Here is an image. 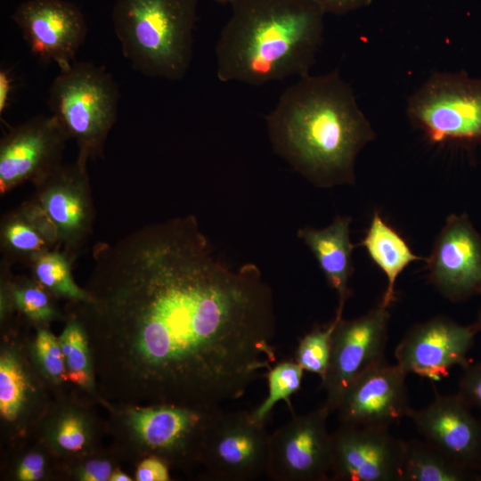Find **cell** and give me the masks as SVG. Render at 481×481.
I'll return each instance as SVG.
<instances>
[{
    "label": "cell",
    "mask_w": 481,
    "mask_h": 481,
    "mask_svg": "<svg viewBox=\"0 0 481 481\" xmlns=\"http://www.w3.org/2000/svg\"><path fill=\"white\" fill-rule=\"evenodd\" d=\"M408 418L423 439L477 475L481 469V418L472 413L457 393H436L424 408H412Z\"/></svg>",
    "instance_id": "17"
},
{
    "label": "cell",
    "mask_w": 481,
    "mask_h": 481,
    "mask_svg": "<svg viewBox=\"0 0 481 481\" xmlns=\"http://www.w3.org/2000/svg\"><path fill=\"white\" fill-rule=\"evenodd\" d=\"M477 474L466 470L428 441H404L401 481L476 480Z\"/></svg>",
    "instance_id": "21"
},
{
    "label": "cell",
    "mask_w": 481,
    "mask_h": 481,
    "mask_svg": "<svg viewBox=\"0 0 481 481\" xmlns=\"http://www.w3.org/2000/svg\"><path fill=\"white\" fill-rule=\"evenodd\" d=\"M387 308L379 303L356 319L339 316L332 334L329 366L322 379L326 392L323 405L330 413L336 412L346 391L361 375L386 360Z\"/></svg>",
    "instance_id": "8"
},
{
    "label": "cell",
    "mask_w": 481,
    "mask_h": 481,
    "mask_svg": "<svg viewBox=\"0 0 481 481\" xmlns=\"http://www.w3.org/2000/svg\"><path fill=\"white\" fill-rule=\"evenodd\" d=\"M67 377L73 383L89 386L92 381L89 353L86 335L81 326L70 322L60 336Z\"/></svg>",
    "instance_id": "26"
},
{
    "label": "cell",
    "mask_w": 481,
    "mask_h": 481,
    "mask_svg": "<svg viewBox=\"0 0 481 481\" xmlns=\"http://www.w3.org/2000/svg\"><path fill=\"white\" fill-rule=\"evenodd\" d=\"M264 424L251 412L218 407L207 424L200 448L209 474L221 481H249L267 474L270 435Z\"/></svg>",
    "instance_id": "7"
},
{
    "label": "cell",
    "mask_w": 481,
    "mask_h": 481,
    "mask_svg": "<svg viewBox=\"0 0 481 481\" xmlns=\"http://www.w3.org/2000/svg\"><path fill=\"white\" fill-rule=\"evenodd\" d=\"M27 379L18 360L11 354L0 359V412L8 421L14 420L25 400Z\"/></svg>",
    "instance_id": "27"
},
{
    "label": "cell",
    "mask_w": 481,
    "mask_h": 481,
    "mask_svg": "<svg viewBox=\"0 0 481 481\" xmlns=\"http://www.w3.org/2000/svg\"><path fill=\"white\" fill-rule=\"evenodd\" d=\"M457 394L471 409L481 412V361L463 368Z\"/></svg>",
    "instance_id": "30"
},
{
    "label": "cell",
    "mask_w": 481,
    "mask_h": 481,
    "mask_svg": "<svg viewBox=\"0 0 481 481\" xmlns=\"http://www.w3.org/2000/svg\"><path fill=\"white\" fill-rule=\"evenodd\" d=\"M477 333L474 323L461 325L446 316L433 317L407 330L395 350L396 364L407 374L441 380L452 368L463 369L471 362L469 354Z\"/></svg>",
    "instance_id": "10"
},
{
    "label": "cell",
    "mask_w": 481,
    "mask_h": 481,
    "mask_svg": "<svg viewBox=\"0 0 481 481\" xmlns=\"http://www.w3.org/2000/svg\"><path fill=\"white\" fill-rule=\"evenodd\" d=\"M406 375L387 360L361 375L346 391L335 412L341 424L383 427L408 418Z\"/></svg>",
    "instance_id": "16"
},
{
    "label": "cell",
    "mask_w": 481,
    "mask_h": 481,
    "mask_svg": "<svg viewBox=\"0 0 481 481\" xmlns=\"http://www.w3.org/2000/svg\"><path fill=\"white\" fill-rule=\"evenodd\" d=\"M348 216H338L327 227H306L298 232L315 257L329 284L338 296V313H342L346 301L351 295L348 283L354 271L352 253L355 245L350 240Z\"/></svg>",
    "instance_id": "19"
},
{
    "label": "cell",
    "mask_w": 481,
    "mask_h": 481,
    "mask_svg": "<svg viewBox=\"0 0 481 481\" xmlns=\"http://www.w3.org/2000/svg\"><path fill=\"white\" fill-rule=\"evenodd\" d=\"M111 475V465L109 461L94 460L83 468L80 479L84 481H106Z\"/></svg>",
    "instance_id": "35"
},
{
    "label": "cell",
    "mask_w": 481,
    "mask_h": 481,
    "mask_svg": "<svg viewBox=\"0 0 481 481\" xmlns=\"http://www.w3.org/2000/svg\"><path fill=\"white\" fill-rule=\"evenodd\" d=\"M476 480L481 481V469H480V470L477 472Z\"/></svg>",
    "instance_id": "40"
},
{
    "label": "cell",
    "mask_w": 481,
    "mask_h": 481,
    "mask_svg": "<svg viewBox=\"0 0 481 481\" xmlns=\"http://www.w3.org/2000/svg\"><path fill=\"white\" fill-rule=\"evenodd\" d=\"M326 13L344 15L371 4L374 0H313Z\"/></svg>",
    "instance_id": "33"
},
{
    "label": "cell",
    "mask_w": 481,
    "mask_h": 481,
    "mask_svg": "<svg viewBox=\"0 0 481 481\" xmlns=\"http://www.w3.org/2000/svg\"><path fill=\"white\" fill-rule=\"evenodd\" d=\"M68 255L50 249L37 256L30 261L33 273L50 291L75 301H88L86 290L80 289L72 279L71 260Z\"/></svg>",
    "instance_id": "23"
},
{
    "label": "cell",
    "mask_w": 481,
    "mask_h": 481,
    "mask_svg": "<svg viewBox=\"0 0 481 481\" xmlns=\"http://www.w3.org/2000/svg\"><path fill=\"white\" fill-rule=\"evenodd\" d=\"M405 110L434 143H481V78L434 72L408 97Z\"/></svg>",
    "instance_id": "6"
},
{
    "label": "cell",
    "mask_w": 481,
    "mask_h": 481,
    "mask_svg": "<svg viewBox=\"0 0 481 481\" xmlns=\"http://www.w3.org/2000/svg\"><path fill=\"white\" fill-rule=\"evenodd\" d=\"M70 139L57 118L37 116L12 127L0 142V192L35 183L61 164Z\"/></svg>",
    "instance_id": "14"
},
{
    "label": "cell",
    "mask_w": 481,
    "mask_h": 481,
    "mask_svg": "<svg viewBox=\"0 0 481 481\" xmlns=\"http://www.w3.org/2000/svg\"><path fill=\"white\" fill-rule=\"evenodd\" d=\"M425 261L429 282L448 300L481 295V233L466 214L446 218Z\"/></svg>",
    "instance_id": "11"
},
{
    "label": "cell",
    "mask_w": 481,
    "mask_h": 481,
    "mask_svg": "<svg viewBox=\"0 0 481 481\" xmlns=\"http://www.w3.org/2000/svg\"><path fill=\"white\" fill-rule=\"evenodd\" d=\"M473 323L475 327L477 328V331L480 332L481 331V306L478 310L477 319Z\"/></svg>",
    "instance_id": "38"
},
{
    "label": "cell",
    "mask_w": 481,
    "mask_h": 481,
    "mask_svg": "<svg viewBox=\"0 0 481 481\" xmlns=\"http://www.w3.org/2000/svg\"><path fill=\"white\" fill-rule=\"evenodd\" d=\"M45 460L39 453H30L20 462L18 468V478L21 481H35L44 473Z\"/></svg>",
    "instance_id": "34"
},
{
    "label": "cell",
    "mask_w": 481,
    "mask_h": 481,
    "mask_svg": "<svg viewBox=\"0 0 481 481\" xmlns=\"http://www.w3.org/2000/svg\"><path fill=\"white\" fill-rule=\"evenodd\" d=\"M87 159L77 156L69 165L62 163L33 183V199L53 223L64 252L73 254L92 232L94 210L91 197Z\"/></svg>",
    "instance_id": "12"
},
{
    "label": "cell",
    "mask_w": 481,
    "mask_h": 481,
    "mask_svg": "<svg viewBox=\"0 0 481 481\" xmlns=\"http://www.w3.org/2000/svg\"><path fill=\"white\" fill-rule=\"evenodd\" d=\"M215 53L216 77L261 86L309 74L322 45L324 10L313 0H233Z\"/></svg>",
    "instance_id": "3"
},
{
    "label": "cell",
    "mask_w": 481,
    "mask_h": 481,
    "mask_svg": "<svg viewBox=\"0 0 481 481\" xmlns=\"http://www.w3.org/2000/svg\"><path fill=\"white\" fill-rule=\"evenodd\" d=\"M1 247L7 260L20 258L30 262L50 250L52 245L18 208L2 220Z\"/></svg>",
    "instance_id": "22"
},
{
    "label": "cell",
    "mask_w": 481,
    "mask_h": 481,
    "mask_svg": "<svg viewBox=\"0 0 481 481\" xmlns=\"http://www.w3.org/2000/svg\"><path fill=\"white\" fill-rule=\"evenodd\" d=\"M213 1H215L216 3L220 4H231V3L233 0H213Z\"/></svg>",
    "instance_id": "39"
},
{
    "label": "cell",
    "mask_w": 481,
    "mask_h": 481,
    "mask_svg": "<svg viewBox=\"0 0 481 481\" xmlns=\"http://www.w3.org/2000/svg\"><path fill=\"white\" fill-rule=\"evenodd\" d=\"M265 120L274 151L321 187L354 183L356 157L376 136L338 69L298 77Z\"/></svg>",
    "instance_id": "2"
},
{
    "label": "cell",
    "mask_w": 481,
    "mask_h": 481,
    "mask_svg": "<svg viewBox=\"0 0 481 481\" xmlns=\"http://www.w3.org/2000/svg\"><path fill=\"white\" fill-rule=\"evenodd\" d=\"M15 306L33 321H48L55 314L48 295L32 282H22L12 289Z\"/></svg>",
    "instance_id": "28"
},
{
    "label": "cell",
    "mask_w": 481,
    "mask_h": 481,
    "mask_svg": "<svg viewBox=\"0 0 481 481\" xmlns=\"http://www.w3.org/2000/svg\"><path fill=\"white\" fill-rule=\"evenodd\" d=\"M199 0H115L112 22L123 55L141 74L183 78L192 61Z\"/></svg>",
    "instance_id": "4"
},
{
    "label": "cell",
    "mask_w": 481,
    "mask_h": 481,
    "mask_svg": "<svg viewBox=\"0 0 481 481\" xmlns=\"http://www.w3.org/2000/svg\"><path fill=\"white\" fill-rule=\"evenodd\" d=\"M342 313L325 328H315L306 334L296 350V362L304 371L317 374L322 379L326 374L331 348V339L337 322Z\"/></svg>",
    "instance_id": "25"
},
{
    "label": "cell",
    "mask_w": 481,
    "mask_h": 481,
    "mask_svg": "<svg viewBox=\"0 0 481 481\" xmlns=\"http://www.w3.org/2000/svg\"><path fill=\"white\" fill-rule=\"evenodd\" d=\"M13 88V79L8 69L0 70V113L5 111Z\"/></svg>",
    "instance_id": "36"
},
{
    "label": "cell",
    "mask_w": 481,
    "mask_h": 481,
    "mask_svg": "<svg viewBox=\"0 0 481 481\" xmlns=\"http://www.w3.org/2000/svg\"><path fill=\"white\" fill-rule=\"evenodd\" d=\"M90 312L132 340L152 387L198 407L241 397L276 362L271 289L219 258L196 218L144 225L93 250Z\"/></svg>",
    "instance_id": "1"
},
{
    "label": "cell",
    "mask_w": 481,
    "mask_h": 481,
    "mask_svg": "<svg viewBox=\"0 0 481 481\" xmlns=\"http://www.w3.org/2000/svg\"><path fill=\"white\" fill-rule=\"evenodd\" d=\"M404 445L387 428L341 424L331 434V479L401 481Z\"/></svg>",
    "instance_id": "13"
},
{
    "label": "cell",
    "mask_w": 481,
    "mask_h": 481,
    "mask_svg": "<svg viewBox=\"0 0 481 481\" xmlns=\"http://www.w3.org/2000/svg\"><path fill=\"white\" fill-rule=\"evenodd\" d=\"M135 477L138 481H167L168 469L161 460L148 458L138 466Z\"/></svg>",
    "instance_id": "32"
},
{
    "label": "cell",
    "mask_w": 481,
    "mask_h": 481,
    "mask_svg": "<svg viewBox=\"0 0 481 481\" xmlns=\"http://www.w3.org/2000/svg\"><path fill=\"white\" fill-rule=\"evenodd\" d=\"M361 245L387 277V284L380 304L389 307L395 299V286L399 275L410 264L426 258L415 254L407 241L378 211L373 213Z\"/></svg>",
    "instance_id": "20"
},
{
    "label": "cell",
    "mask_w": 481,
    "mask_h": 481,
    "mask_svg": "<svg viewBox=\"0 0 481 481\" xmlns=\"http://www.w3.org/2000/svg\"><path fill=\"white\" fill-rule=\"evenodd\" d=\"M110 481H131V478L121 471H115L110 475Z\"/></svg>",
    "instance_id": "37"
},
{
    "label": "cell",
    "mask_w": 481,
    "mask_h": 481,
    "mask_svg": "<svg viewBox=\"0 0 481 481\" xmlns=\"http://www.w3.org/2000/svg\"><path fill=\"white\" fill-rule=\"evenodd\" d=\"M303 368L293 361H283L272 367L265 373L268 382V395L252 412L256 420L265 423L273 406L285 401L290 410V397L297 393L303 379Z\"/></svg>",
    "instance_id": "24"
},
{
    "label": "cell",
    "mask_w": 481,
    "mask_h": 481,
    "mask_svg": "<svg viewBox=\"0 0 481 481\" xmlns=\"http://www.w3.org/2000/svg\"><path fill=\"white\" fill-rule=\"evenodd\" d=\"M31 53L60 69L74 62L87 27L79 8L65 0H28L12 16Z\"/></svg>",
    "instance_id": "15"
},
{
    "label": "cell",
    "mask_w": 481,
    "mask_h": 481,
    "mask_svg": "<svg viewBox=\"0 0 481 481\" xmlns=\"http://www.w3.org/2000/svg\"><path fill=\"white\" fill-rule=\"evenodd\" d=\"M330 413L324 405L270 435L267 476L276 481H324L331 470Z\"/></svg>",
    "instance_id": "9"
},
{
    "label": "cell",
    "mask_w": 481,
    "mask_h": 481,
    "mask_svg": "<svg viewBox=\"0 0 481 481\" xmlns=\"http://www.w3.org/2000/svg\"><path fill=\"white\" fill-rule=\"evenodd\" d=\"M218 407L167 404L140 409L132 412L131 422L152 450L170 454L200 453L207 424Z\"/></svg>",
    "instance_id": "18"
},
{
    "label": "cell",
    "mask_w": 481,
    "mask_h": 481,
    "mask_svg": "<svg viewBox=\"0 0 481 481\" xmlns=\"http://www.w3.org/2000/svg\"><path fill=\"white\" fill-rule=\"evenodd\" d=\"M57 442L67 451L81 450L86 444V433L82 421L74 416L64 419L58 428Z\"/></svg>",
    "instance_id": "31"
},
{
    "label": "cell",
    "mask_w": 481,
    "mask_h": 481,
    "mask_svg": "<svg viewBox=\"0 0 481 481\" xmlns=\"http://www.w3.org/2000/svg\"><path fill=\"white\" fill-rule=\"evenodd\" d=\"M118 85L103 68L72 62L61 69L48 98L52 115L75 139L80 157L102 155L118 113Z\"/></svg>",
    "instance_id": "5"
},
{
    "label": "cell",
    "mask_w": 481,
    "mask_h": 481,
    "mask_svg": "<svg viewBox=\"0 0 481 481\" xmlns=\"http://www.w3.org/2000/svg\"><path fill=\"white\" fill-rule=\"evenodd\" d=\"M35 349L45 371L53 378H68L60 340L47 330L38 331Z\"/></svg>",
    "instance_id": "29"
}]
</instances>
